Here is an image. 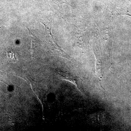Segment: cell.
Listing matches in <instances>:
<instances>
[{"label":"cell","mask_w":131,"mask_h":131,"mask_svg":"<svg viewBox=\"0 0 131 131\" xmlns=\"http://www.w3.org/2000/svg\"><path fill=\"white\" fill-rule=\"evenodd\" d=\"M7 57L8 58L9 60L11 59V62L15 61V60H16V56H15L14 53L12 52H8L7 53Z\"/></svg>","instance_id":"cell-1"}]
</instances>
